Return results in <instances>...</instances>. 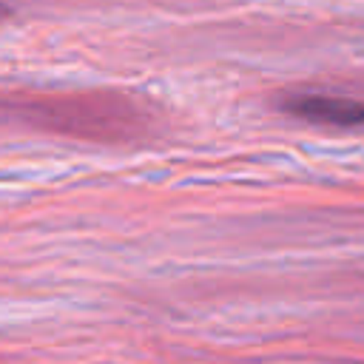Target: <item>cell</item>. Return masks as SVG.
I'll use <instances>...</instances> for the list:
<instances>
[{
	"label": "cell",
	"mask_w": 364,
	"mask_h": 364,
	"mask_svg": "<svg viewBox=\"0 0 364 364\" xmlns=\"http://www.w3.org/2000/svg\"><path fill=\"white\" fill-rule=\"evenodd\" d=\"M276 108L293 119L310 125H336V128H358L364 125V102L324 94V91H287L276 100Z\"/></svg>",
	"instance_id": "obj_1"
},
{
	"label": "cell",
	"mask_w": 364,
	"mask_h": 364,
	"mask_svg": "<svg viewBox=\"0 0 364 364\" xmlns=\"http://www.w3.org/2000/svg\"><path fill=\"white\" fill-rule=\"evenodd\" d=\"M3 17H9V6H6V3H0V20H3Z\"/></svg>",
	"instance_id": "obj_2"
}]
</instances>
